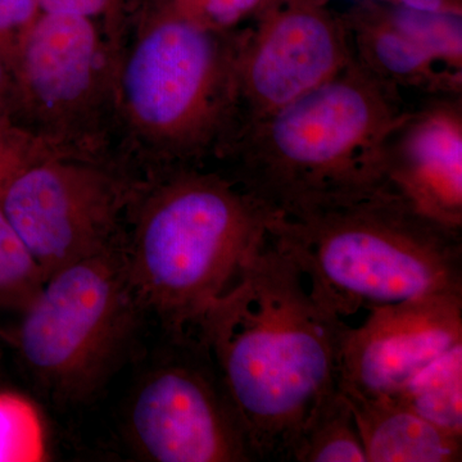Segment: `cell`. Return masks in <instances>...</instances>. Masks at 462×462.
Returning <instances> with one entry per match:
<instances>
[{
  "label": "cell",
  "mask_w": 462,
  "mask_h": 462,
  "mask_svg": "<svg viewBox=\"0 0 462 462\" xmlns=\"http://www.w3.org/2000/svg\"><path fill=\"white\" fill-rule=\"evenodd\" d=\"M346 328L270 231L236 284L203 316L197 336L217 367L254 461H289L300 428L339 388Z\"/></svg>",
  "instance_id": "1"
},
{
  "label": "cell",
  "mask_w": 462,
  "mask_h": 462,
  "mask_svg": "<svg viewBox=\"0 0 462 462\" xmlns=\"http://www.w3.org/2000/svg\"><path fill=\"white\" fill-rule=\"evenodd\" d=\"M273 217L224 171L194 166L145 176L124 251L142 310L156 314L169 337L197 336Z\"/></svg>",
  "instance_id": "2"
},
{
  "label": "cell",
  "mask_w": 462,
  "mask_h": 462,
  "mask_svg": "<svg viewBox=\"0 0 462 462\" xmlns=\"http://www.w3.org/2000/svg\"><path fill=\"white\" fill-rule=\"evenodd\" d=\"M410 108L355 58L327 83L243 125L218 160L273 216L291 215L384 182L383 148Z\"/></svg>",
  "instance_id": "3"
},
{
  "label": "cell",
  "mask_w": 462,
  "mask_h": 462,
  "mask_svg": "<svg viewBox=\"0 0 462 462\" xmlns=\"http://www.w3.org/2000/svg\"><path fill=\"white\" fill-rule=\"evenodd\" d=\"M269 231L340 318L462 294V230L421 214L387 182L275 216Z\"/></svg>",
  "instance_id": "4"
},
{
  "label": "cell",
  "mask_w": 462,
  "mask_h": 462,
  "mask_svg": "<svg viewBox=\"0 0 462 462\" xmlns=\"http://www.w3.org/2000/svg\"><path fill=\"white\" fill-rule=\"evenodd\" d=\"M238 36L170 0L134 26L114 78V129L132 165L152 175L221 156L236 127Z\"/></svg>",
  "instance_id": "5"
},
{
  "label": "cell",
  "mask_w": 462,
  "mask_h": 462,
  "mask_svg": "<svg viewBox=\"0 0 462 462\" xmlns=\"http://www.w3.org/2000/svg\"><path fill=\"white\" fill-rule=\"evenodd\" d=\"M124 251L58 270L21 312L20 354L58 400L76 402L97 391L142 311Z\"/></svg>",
  "instance_id": "6"
},
{
  "label": "cell",
  "mask_w": 462,
  "mask_h": 462,
  "mask_svg": "<svg viewBox=\"0 0 462 462\" xmlns=\"http://www.w3.org/2000/svg\"><path fill=\"white\" fill-rule=\"evenodd\" d=\"M133 169L126 158L116 160L108 152L74 154L39 163L11 185L0 208L45 279L125 247L144 181Z\"/></svg>",
  "instance_id": "7"
},
{
  "label": "cell",
  "mask_w": 462,
  "mask_h": 462,
  "mask_svg": "<svg viewBox=\"0 0 462 462\" xmlns=\"http://www.w3.org/2000/svg\"><path fill=\"white\" fill-rule=\"evenodd\" d=\"M11 63L18 124L75 151L107 152L116 63L96 21L42 11Z\"/></svg>",
  "instance_id": "8"
},
{
  "label": "cell",
  "mask_w": 462,
  "mask_h": 462,
  "mask_svg": "<svg viewBox=\"0 0 462 462\" xmlns=\"http://www.w3.org/2000/svg\"><path fill=\"white\" fill-rule=\"evenodd\" d=\"M172 349L149 374L130 409L134 445L157 462L254 461L217 367L196 336L170 337Z\"/></svg>",
  "instance_id": "9"
},
{
  "label": "cell",
  "mask_w": 462,
  "mask_h": 462,
  "mask_svg": "<svg viewBox=\"0 0 462 462\" xmlns=\"http://www.w3.org/2000/svg\"><path fill=\"white\" fill-rule=\"evenodd\" d=\"M354 60L348 27L314 5L294 2L264 12L254 29L238 36L233 135L336 78Z\"/></svg>",
  "instance_id": "10"
},
{
  "label": "cell",
  "mask_w": 462,
  "mask_h": 462,
  "mask_svg": "<svg viewBox=\"0 0 462 462\" xmlns=\"http://www.w3.org/2000/svg\"><path fill=\"white\" fill-rule=\"evenodd\" d=\"M346 328L339 387L365 396H393L452 346L462 343V294H433L370 310Z\"/></svg>",
  "instance_id": "11"
},
{
  "label": "cell",
  "mask_w": 462,
  "mask_h": 462,
  "mask_svg": "<svg viewBox=\"0 0 462 462\" xmlns=\"http://www.w3.org/2000/svg\"><path fill=\"white\" fill-rule=\"evenodd\" d=\"M382 176L421 214L462 230L461 94L409 109L383 148Z\"/></svg>",
  "instance_id": "12"
},
{
  "label": "cell",
  "mask_w": 462,
  "mask_h": 462,
  "mask_svg": "<svg viewBox=\"0 0 462 462\" xmlns=\"http://www.w3.org/2000/svg\"><path fill=\"white\" fill-rule=\"evenodd\" d=\"M340 391L354 412L367 461L462 460V436L431 424L392 398Z\"/></svg>",
  "instance_id": "13"
},
{
  "label": "cell",
  "mask_w": 462,
  "mask_h": 462,
  "mask_svg": "<svg viewBox=\"0 0 462 462\" xmlns=\"http://www.w3.org/2000/svg\"><path fill=\"white\" fill-rule=\"evenodd\" d=\"M348 27L356 60L370 74L400 90L428 96L461 94L462 76L439 65L391 16L361 18Z\"/></svg>",
  "instance_id": "14"
},
{
  "label": "cell",
  "mask_w": 462,
  "mask_h": 462,
  "mask_svg": "<svg viewBox=\"0 0 462 462\" xmlns=\"http://www.w3.org/2000/svg\"><path fill=\"white\" fill-rule=\"evenodd\" d=\"M289 461L369 462L354 412L340 388L328 394L309 416Z\"/></svg>",
  "instance_id": "15"
},
{
  "label": "cell",
  "mask_w": 462,
  "mask_h": 462,
  "mask_svg": "<svg viewBox=\"0 0 462 462\" xmlns=\"http://www.w3.org/2000/svg\"><path fill=\"white\" fill-rule=\"evenodd\" d=\"M389 398L431 424L462 436V343L427 365Z\"/></svg>",
  "instance_id": "16"
},
{
  "label": "cell",
  "mask_w": 462,
  "mask_h": 462,
  "mask_svg": "<svg viewBox=\"0 0 462 462\" xmlns=\"http://www.w3.org/2000/svg\"><path fill=\"white\" fill-rule=\"evenodd\" d=\"M45 281L42 267L0 208V310L23 312Z\"/></svg>",
  "instance_id": "17"
},
{
  "label": "cell",
  "mask_w": 462,
  "mask_h": 462,
  "mask_svg": "<svg viewBox=\"0 0 462 462\" xmlns=\"http://www.w3.org/2000/svg\"><path fill=\"white\" fill-rule=\"evenodd\" d=\"M389 16L411 33L440 66L462 76V21L460 11L425 12L406 7Z\"/></svg>",
  "instance_id": "18"
},
{
  "label": "cell",
  "mask_w": 462,
  "mask_h": 462,
  "mask_svg": "<svg viewBox=\"0 0 462 462\" xmlns=\"http://www.w3.org/2000/svg\"><path fill=\"white\" fill-rule=\"evenodd\" d=\"M47 457L44 422L38 409L18 394L0 392V462Z\"/></svg>",
  "instance_id": "19"
},
{
  "label": "cell",
  "mask_w": 462,
  "mask_h": 462,
  "mask_svg": "<svg viewBox=\"0 0 462 462\" xmlns=\"http://www.w3.org/2000/svg\"><path fill=\"white\" fill-rule=\"evenodd\" d=\"M88 154L50 141L11 115L0 117V202L11 185L32 167L57 157Z\"/></svg>",
  "instance_id": "20"
},
{
  "label": "cell",
  "mask_w": 462,
  "mask_h": 462,
  "mask_svg": "<svg viewBox=\"0 0 462 462\" xmlns=\"http://www.w3.org/2000/svg\"><path fill=\"white\" fill-rule=\"evenodd\" d=\"M129 3L130 0H39L42 11L79 14L96 23L102 21L100 29L115 63L133 32Z\"/></svg>",
  "instance_id": "21"
},
{
  "label": "cell",
  "mask_w": 462,
  "mask_h": 462,
  "mask_svg": "<svg viewBox=\"0 0 462 462\" xmlns=\"http://www.w3.org/2000/svg\"><path fill=\"white\" fill-rule=\"evenodd\" d=\"M176 8L207 27L233 32L242 21L257 14L266 0H170Z\"/></svg>",
  "instance_id": "22"
},
{
  "label": "cell",
  "mask_w": 462,
  "mask_h": 462,
  "mask_svg": "<svg viewBox=\"0 0 462 462\" xmlns=\"http://www.w3.org/2000/svg\"><path fill=\"white\" fill-rule=\"evenodd\" d=\"M41 12L39 0H0V50L9 58L21 33L32 25Z\"/></svg>",
  "instance_id": "23"
},
{
  "label": "cell",
  "mask_w": 462,
  "mask_h": 462,
  "mask_svg": "<svg viewBox=\"0 0 462 462\" xmlns=\"http://www.w3.org/2000/svg\"><path fill=\"white\" fill-rule=\"evenodd\" d=\"M14 103V78L11 58L0 50V117L12 115Z\"/></svg>",
  "instance_id": "24"
},
{
  "label": "cell",
  "mask_w": 462,
  "mask_h": 462,
  "mask_svg": "<svg viewBox=\"0 0 462 462\" xmlns=\"http://www.w3.org/2000/svg\"><path fill=\"white\" fill-rule=\"evenodd\" d=\"M401 7L416 9V11L440 12L457 11L449 5V0H398Z\"/></svg>",
  "instance_id": "25"
}]
</instances>
